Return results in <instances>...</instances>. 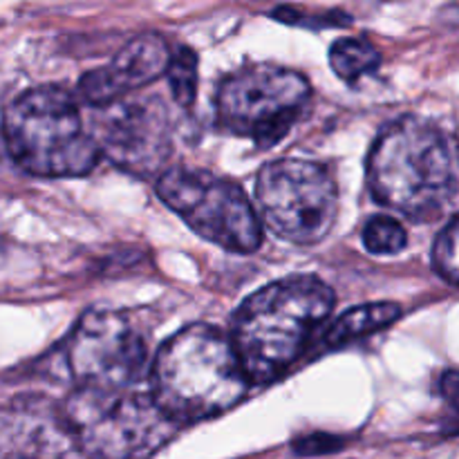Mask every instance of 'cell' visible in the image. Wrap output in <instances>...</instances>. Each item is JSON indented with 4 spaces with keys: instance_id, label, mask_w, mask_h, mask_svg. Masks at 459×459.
<instances>
[{
    "instance_id": "12",
    "label": "cell",
    "mask_w": 459,
    "mask_h": 459,
    "mask_svg": "<svg viewBox=\"0 0 459 459\" xmlns=\"http://www.w3.org/2000/svg\"><path fill=\"white\" fill-rule=\"evenodd\" d=\"M4 459H56L63 430L39 402L18 403L4 412Z\"/></svg>"
},
{
    "instance_id": "9",
    "label": "cell",
    "mask_w": 459,
    "mask_h": 459,
    "mask_svg": "<svg viewBox=\"0 0 459 459\" xmlns=\"http://www.w3.org/2000/svg\"><path fill=\"white\" fill-rule=\"evenodd\" d=\"M72 381L90 388H134L146 375V343L124 314L94 309L65 343Z\"/></svg>"
},
{
    "instance_id": "11",
    "label": "cell",
    "mask_w": 459,
    "mask_h": 459,
    "mask_svg": "<svg viewBox=\"0 0 459 459\" xmlns=\"http://www.w3.org/2000/svg\"><path fill=\"white\" fill-rule=\"evenodd\" d=\"M170 58H173V54L160 34L148 31V34L134 36L106 67L88 72L81 79V97L90 106H110L130 90L152 83L161 74H166Z\"/></svg>"
},
{
    "instance_id": "3",
    "label": "cell",
    "mask_w": 459,
    "mask_h": 459,
    "mask_svg": "<svg viewBox=\"0 0 459 459\" xmlns=\"http://www.w3.org/2000/svg\"><path fill=\"white\" fill-rule=\"evenodd\" d=\"M332 309L334 291L316 276L282 278L251 294L231 325L251 384H269L290 370Z\"/></svg>"
},
{
    "instance_id": "1",
    "label": "cell",
    "mask_w": 459,
    "mask_h": 459,
    "mask_svg": "<svg viewBox=\"0 0 459 459\" xmlns=\"http://www.w3.org/2000/svg\"><path fill=\"white\" fill-rule=\"evenodd\" d=\"M368 184L388 209L435 222L459 209V139L415 117L393 121L372 146Z\"/></svg>"
},
{
    "instance_id": "14",
    "label": "cell",
    "mask_w": 459,
    "mask_h": 459,
    "mask_svg": "<svg viewBox=\"0 0 459 459\" xmlns=\"http://www.w3.org/2000/svg\"><path fill=\"white\" fill-rule=\"evenodd\" d=\"M330 65L339 79L354 83L381 65V54L366 39H339L330 49Z\"/></svg>"
},
{
    "instance_id": "15",
    "label": "cell",
    "mask_w": 459,
    "mask_h": 459,
    "mask_svg": "<svg viewBox=\"0 0 459 459\" xmlns=\"http://www.w3.org/2000/svg\"><path fill=\"white\" fill-rule=\"evenodd\" d=\"M170 94L175 103L182 108H191L197 94V56L191 48H179L170 58V65L166 70Z\"/></svg>"
},
{
    "instance_id": "20",
    "label": "cell",
    "mask_w": 459,
    "mask_h": 459,
    "mask_svg": "<svg viewBox=\"0 0 459 459\" xmlns=\"http://www.w3.org/2000/svg\"><path fill=\"white\" fill-rule=\"evenodd\" d=\"M345 446V442L341 437L327 433H314L305 435V437L296 439L294 442V453L300 457H314V455H330V453L341 451Z\"/></svg>"
},
{
    "instance_id": "16",
    "label": "cell",
    "mask_w": 459,
    "mask_h": 459,
    "mask_svg": "<svg viewBox=\"0 0 459 459\" xmlns=\"http://www.w3.org/2000/svg\"><path fill=\"white\" fill-rule=\"evenodd\" d=\"M363 245L375 255H393L406 249L408 233L399 220L390 215H375L363 229Z\"/></svg>"
},
{
    "instance_id": "13",
    "label": "cell",
    "mask_w": 459,
    "mask_h": 459,
    "mask_svg": "<svg viewBox=\"0 0 459 459\" xmlns=\"http://www.w3.org/2000/svg\"><path fill=\"white\" fill-rule=\"evenodd\" d=\"M399 316H402V307L394 303H368L348 309L325 332L327 348H341L368 334H375L393 325Z\"/></svg>"
},
{
    "instance_id": "6",
    "label": "cell",
    "mask_w": 459,
    "mask_h": 459,
    "mask_svg": "<svg viewBox=\"0 0 459 459\" xmlns=\"http://www.w3.org/2000/svg\"><path fill=\"white\" fill-rule=\"evenodd\" d=\"M309 97L312 88L299 72L276 65H249L220 83L215 117L227 133L269 148L294 128Z\"/></svg>"
},
{
    "instance_id": "18",
    "label": "cell",
    "mask_w": 459,
    "mask_h": 459,
    "mask_svg": "<svg viewBox=\"0 0 459 459\" xmlns=\"http://www.w3.org/2000/svg\"><path fill=\"white\" fill-rule=\"evenodd\" d=\"M273 18L290 25H307V27H330V25H350V18L343 12H330L323 16H314V13L299 12L294 7H278L273 12Z\"/></svg>"
},
{
    "instance_id": "5",
    "label": "cell",
    "mask_w": 459,
    "mask_h": 459,
    "mask_svg": "<svg viewBox=\"0 0 459 459\" xmlns=\"http://www.w3.org/2000/svg\"><path fill=\"white\" fill-rule=\"evenodd\" d=\"M65 424L88 459H151L182 424L152 393L76 385L65 403Z\"/></svg>"
},
{
    "instance_id": "4",
    "label": "cell",
    "mask_w": 459,
    "mask_h": 459,
    "mask_svg": "<svg viewBox=\"0 0 459 459\" xmlns=\"http://www.w3.org/2000/svg\"><path fill=\"white\" fill-rule=\"evenodd\" d=\"M3 134L13 164L36 178H83L97 169L101 146L85 128L67 90L40 85L4 110Z\"/></svg>"
},
{
    "instance_id": "19",
    "label": "cell",
    "mask_w": 459,
    "mask_h": 459,
    "mask_svg": "<svg viewBox=\"0 0 459 459\" xmlns=\"http://www.w3.org/2000/svg\"><path fill=\"white\" fill-rule=\"evenodd\" d=\"M442 393L448 403V412L444 417L442 430L448 437L459 435V372H446L442 379Z\"/></svg>"
},
{
    "instance_id": "8",
    "label": "cell",
    "mask_w": 459,
    "mask_h": 459,
    "mask_svg": "<svg viewBox=\"0 0 459 459\" xmlns=\"http://www.w3.org/2000/svg\"><path fill=\"white\" fill-rule=\"evenodd\" d=\"M255 200L269 231L300 247L321 242L339 215L334 178L316 161L296 157L272 161L260 170Z\"/></svg>"
},
{
    "instance_id": "10",
    "label": "cell",
    "mask_w": 459,
    "mask_h": 459,
    "mask_svg": "<svg viewBox=\"0 0 459 459\" xmlns=\"http://www.w3.org/2000/svg\"><path fill=\"white\" fill-rule=\"evenodd\" d=\"M166 110L157 103L133 101L106 110L94 124V139L121 169L151 173L169 155Z\"/></svg>"
},
{
    "instance_id": "17",
    "label": "cell",
    "mask_w": 459,
    "mask_h": 459,
    "mask_svg": "<svg viewBox=\"0 0 459 459\" xmlns=\"http://www.w3.org/2000/svg\"><path fill=\"white\" fill-rule=\"evenodd\" d=\"M437 272L453 285H459V215L453 218L437 236L433 249Z\"/></svg>"
},
{
    "instance_id": "7",
    "label": "cell",
    "mask_w": 459,
    "mask_h": 459,
    "mask_svg": "<svg viewBox=\"0 0 459 459\" xmlns=\"http://www.w3.org/2000/svg\"><path fill=\"white\" fill-rule=\"evenodd\" d=\"M157 195L197 236L233 254L263 245V218L238 184L200 169H170L157 182Z\"/></svg>"
},
{
    "instance_id": "2",
    "label": "cell",
    "mask_w": 459,
    "mask_h": 459,
    "mask_svg": "<svg viewBox=\"0 0 459 459\" xmlns=\"http://www.w3.org/2000/svg\"><path fill=\"white\" fill-rule=\"evenodd\" d=\"M148 385L178 424H193L238 406L249 393L251 379L231 336L206 323H193L161 345Z\"/></svg>"
}]
</instances>
